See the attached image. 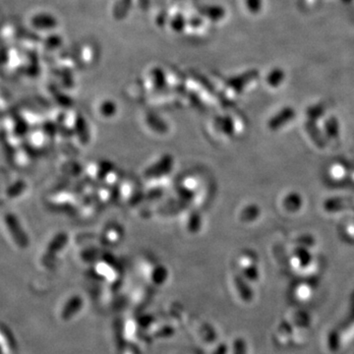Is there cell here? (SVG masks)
<instances>
[{"label":"cell","mask_w":354,"mask_h":354,"mask_svg":"<svg viewBox=\"0 0 354 354\" xmlns=\"http://www.w3.org/2000/svg\"><path fill=\"white\" fill-rule=\"evenodd\" d=\"M0 331H1V333L3 334V337H4V339L6 340L7 344L9 345V348H10L11 350L14 351L16 349V341L14 338H13V336L11 335V333L9 332V330H7V329L4 328V327H1Z\"/></svg>","instance_id":"cell-1"}]
</instances>
